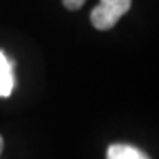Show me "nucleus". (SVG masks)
I'll list each match as a JSON object with an SVG mask.
<instances>
[{"label":"nucleus","instance_id":"f257e3e1","mask_svg":"<svg viewBox=\"0 0 159 159\" xmlns=\"http://www.w3.org/2000/svg\"><path fill=\"white\" fill-rule=\"evenodd\" d=\"M132 7V0H99L91 11V23L99 31H107L119 23Z\"/></svg>","mask_w":159,"mask_h":159},{"label":"nucleus","instance_id":"f03ea898","mask_svg":"<svg viewBox=\"0 0 159 159\" xmlns=\"http://www.w3.org/2000/svg\"><path fill=\"white\" fill-rule=\"evenodd\" d=\"M15 86V76H13V62L0 50V98H8Z\"/></svg>","mask_w":159,"mask_h":159},{"label":"nucleus","instance_id":"7ed1b4c3","mask_svg":"<svg viewBox=\"0 0 159 159\" xmlns=\"http://www.w3.org/2000/svg\"><path fill=\"white\" fill-rule=\"evenodd\" d=\"M107 159H151V157L136 146L125 143H115L111 144L109 149H107Z\"/></svg>","mask_w":159,"mask_h":159},{"label":"nucleus","instance_id":"20e7f679","mask_svg":"<svg viewBox=\"0 0 159 159\" xmlns=\"http://www.w3.org/2000/svg\"><path fill=\"white\" fill-rule=\"evenodd\" d=\"M63 2V7L67 10H71V11H75V10H80L81 7L84 5V0H62Z\"/></svg>","mask_w":159,"mask_h":159},{"label":"nucleus","instance_id":"39448f33","mask_svg":"<svg viewBox=\"0 0 159 159\" xmlns=\"http://www.w3.org/2000/svg\"><path fill=\"white\" fill-rule=\"evenodd\" d=\"M2 149H3V138H2V135H0V153H2Z\"/></svg>","mask_w":159,"mask_h":159}]
</instances>
